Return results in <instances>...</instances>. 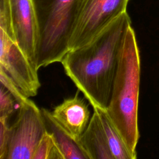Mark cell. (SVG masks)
Wrapping results in <instances>:
<instances>
[{"instance_id":"obj_1","label":"cell","mask_w":159,"mask_h":159,"mask_svg":"<svg viewBox=\"0 0 159 159\" xmlns=\"http://www.w3.org/2000/svg\"><path fill=\"white\" fill-rule=\"evenodd\" d=\"M130 25L125 11L88 42L70 50L61 61L66 75L93 107L108 106L123 39Z\"/></svg>"},{"instance_id":"obj_2","label":"cell","mask_w":159,"mask_h":159,"mask_svg":"<svg viewBox=\"0 0 159 159\" xmlns=\"http://www.w3.org/2000/svg\"><path fill=\"white\" fill-rule=\"evenodd\" d=\"M140 75L139 50L130 25L124 37L106 112L130 151L137 156L139 138L138 104Z\"/></svg>"},{"instance_id":"obj_3","label":"cell","mask_w":159,"mask_h":159,"mask_svg":"<svg viewBox=\"0 0 159 159\" xmlns=\"http://www.w3.org/2000/svg\"><path fill=\"white\" fill-rule=\"evenodd\" d=\"M39 27L37 68L61 62L84 0H32Z\"/></svg>"},{"instance_id":"obj_4","label":"cell","mask_w":159,"mask_h":159,"mask_svg":"<svg viewBox=\"0 0 159 159\" xmlns=\"http://www.w3.org/2000/svg\"><path fill=\"white\" fill-rule=\"evenodd\" d=\"M11 19L0 17V69L27 98L37 95L40 87L37 70L19 45Z\"/></svg>"},{"instance_id":"obj_5","label":"cell","mask_w":159,"mask_h":159,"mask_svg":"<svg viewBox=\"0 0 159 159\" xmlns=\"http://www.w3.org/2000/svg\"><path fill=\"white\" fill-rule=\"evenodd\" d=\"M47 130L41 109L31 100L19 106L10 127L6 159H33L36 148Z\"/></svg>"},{"instance_id":"obj_6","label":"cell","mask_w":159,"mask_h":159,"mask_svg":"<svg viewBox=\"0 0 159 159\" xmlns=\"http://www.w3.org/2000/svg\"><path fill=\"white\" fill-rule=\"evenodd\" d=\"M129 0H84L69 43V50L94 37L112 20L127 11Z\"/></svg>"},{"instance_id":"obj_7","label":"cell","mask_w":159,"mask_h":159,"mask_svg":"<svg viewBox=\"0 0 159 159\" xmlns=\"http://www.w3.org/2000/svg\"><path fill=\"white\" fill-rule=\"evenodd\" d=\"M9 6L16 40L32 65L37 70L39 27L33 1L9 0Z\"/></svg>"},{"instance_id":"obj_8","label":"cell","mask_w":159,"mask_h":159,"mask_svg":"<svg viewBox=\"0 0 159 159\" xmlns=\"http://www.w3.org/2000/svg\"><path fill=\"white\" fill-rule=\"evenodd\" d=\"M79 91L73 97L65 99L51 112L52 117L76 142L90 120L88 104L79 96Z\"/></svg>"},{"instance_id":"obj_9","label":"cell","mask_w":159,"mask_h":159,"mask_svg":"<svg viewBox=\"0 0 159 159\" xmlns=\"http://www.w3.org/2000/svg\"><path fill=\"white\" fill-rule=\"evenodd\" d=\"M77 143L88 159H114L96 109H93L88 125Z\"/></svg>"},{"instance_id":"obj_10","label":"cell","mask_w":159,"mask_h":159,"mask_svg":"<svg viewBox=\"0 0 159 159\" xmlns=\"http://www.w3.org/2000/svg\"><path fill=\"white\" fill-rule=\"evenodd\" d=\"M41 111L47 130L54 136L65 159H88L78 143L55 120L51 112L43 108L41 109Z\"/></svg>"},{"instance_id":"obj_11","label":"cell","mask_w":159,"mask_h":159,"mask_svg":"<svg viewBox=\"0 0 159 159\" xmlns=\"http://www.w3.org/2000/svg\"><path fill=\"white\" fill-rule=\"evenodd\" d=\"M98 113L108 147L114 159H135L137 156L129 149L105 109L93 107Z\"/></svg>"},{"instance_id":"obj_12","label":"cell","mask_w":159,"mask_h":159,"mask_svg":"<svg viewBox=\"0 0 159 159\" xmlns=\"http://www.w3.org/2000/svg\"><path fill=\"white\" fill-rule=\"evenodd\" d=\"M33 159H65L54 136L47 130L36 148Z\"/></svg>"},{"instance_id":"obj_13","label":"cell","mask_w":159,"mask_h":159,"mask_svg":"<svg viewBox=\"0 0 159 159\" xmlns=\"http://www.w3.org/2000/svg\"><path fill=\"white\" fill-rule=\"evenodd\" d=\"M0 81L1 84H2L12 95L19 106L29 100V98H27L22 93L12 80L1 69H0Z\"/></svg>"},{"instance_id":"obj_14","label":"cell","mask_w":159,"mask_h":159,"mask_svg":"<svg viewBox=\"0 0 159 159\" xmlns=\"http://www.w3.org/2000/svg\"><path fill=\"white\" fill-rule=\"evenodd\" d=\"M16 100L9 91L1 84L0 88V117H10L14 111Z\"/></svg>"},{"instance_id":"obj_15","label":"cell","mask_w":159,"mask_h":159,"mask_svg":"<svg viewBox=\"0 0 159 159\" xmlns=\"http://www.w3.org/2000/svg\"><path fill=\"white\" fill-rule=\"evenodd\" d=\"M8 117H0V159H6L10 137V127Z\"/></svg>"}]
</instances>
